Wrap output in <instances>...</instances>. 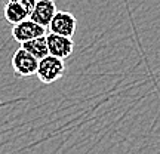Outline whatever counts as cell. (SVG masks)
Instances as JSON below:
<instances>
[{"label": "cell", "mask_w": 160, "mask_h": 154, "mask_svg": "<svg viewBox=\"0 0 160 154\" xmlns=\"http://www.w3.org/2000/svg\"><path fill=\"white\" fill-rule=\"evenodd\" d=\"M22 49H25L27 52H30L31 55L37 59H43L45 57L49 55V49H48V42H46V36H42V37H37V39H33L30 42H25L21 45Z\"/></svg>", "instance_id": "cell-8"}, {"label": "cell", "mask_w": 160, "mask_h": 154, "mask_svg": "<svg viewBox=\"0 0 160 154\" xmlns=\"http://www.w3.org/2000/svg\"><path fill=\"white\" fill-rule=\"evenodd\" d=\"M46 42H48L49 55L52 57L65 59V58L71 57V53L74 51V43H73V39H70V37L49 33V34H46Z\"/></svg>", "instance_id": "cell-5"}, {"label": "cell", "mask_w": 160, "mask_h": 154, "mask_svg": "<svg viewBox=\"0 0 160 154\" xmlns=\"http://www.w3.org/2000/svg\"><path fill=\"white\" fill-rule=\"evenodd\" d=\"M3 15H5L6 21L9 24H13V25L22 22V21H25L30 17L28 12L15 0H8L6 2L5 9H3Z\"/></svg>", "instance_id": "cell-7"}, {"label": "cell", "mask_w": 160, "mask_h": 154, "mask_svg": "<svg viewBox=\"0 0 160 154\" xmlns=\"http://www.w3.org/2000/svg\"><path fill=\"white\" fill-rule=\"evenodd\" d=\"M51 33L58 36H64V37H73L77 28V19L71 12L67 11H57L53 19L51 21L49 27Z\"/></svg>", "instance_id": "cell-3"}, {"label": "cell", "mask_w": 160, "mask_h": 154, "mask_svg": "<svg viewBox=\"0 0 160 154\" xmlns=\"http://www.w3.org/2000/svg\"><path fill=\"white\" fill-rule=\"evenodd\" d=\"M55 13H57V6L53 0H37L33 12L30 13V19L48 28Z\"/></svg>", "instance_id": "cell-6"}, {"label": "cell", "mask_w": 160, "mask_h": 154, "mask_svg": "<svg viewBox=\"0 0 160 154\" xmlns=\"http://www.w3.org/2000/svg\"><path fill=\"white\" fill-rule=\"evenodd\" d=\"M15 2H18V3L22 6L25 11L28 12V13H31V12H33V9H34L36 3H37V0H15ZM28 18H30V17H28Z\"/></svg>", "instance_id": "cell-9"}, {"label": "cell", "mask_w": 160, "mask_h": 154, "mask_svg": "<svg viewBox=\"0 0 160 154\" xmlns=\"http://www.w3.org/2000/svg\"><path fill=\"white\" fill-rule=\"evenodd\" d=\"M12 36H13V39L17 40L18 43L22 45L25 42H30V40L42 37V36H46V28L39 25V24H36L34 21H31L30 18H27L25 21L13 25Z\"/></svg>", "instance_id": "cell-4"}, {"label": "cell", "mask_w": 160, "mask_h": 154, "mask_svg": "<svg viewBox=\"0 0 160 154\" xmlns=\"http://www.w3.org/2000/svg\"><path fill=\"white\" fill-rule=\"evenodd\" d=\"M12 68L13 73L18 77H30V76L37 74L39 68V59L34 58L30 52L19 47L13 57H12Z\"/></svg>", "instance_id": "cell-2"}, {"label": "cell", "mask_w": 160, "mask_h": 154, "mask_svg": "<svg viewBox=\"0 0 160 154\" xmlns=\"http://www.w3.org/2000/svg\"><path fill=\"white\" fill-rule=\"evenodd\" d=\"M65 73V64L64 59L57 57L48 55L43 59L39 61V68H37V77L42 83L51 85L53 82L59 80Z\"/></svg>", "instance_id": "cell-1"}]
</instances>
